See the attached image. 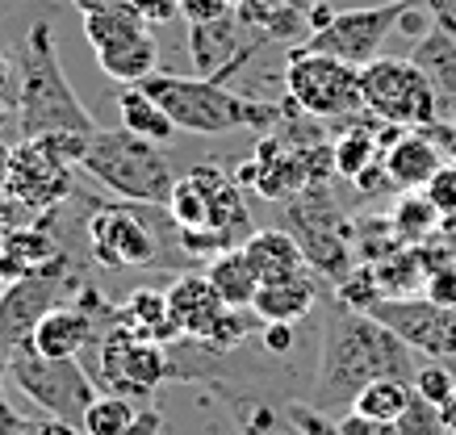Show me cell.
<instances>
[{
	"mask_svg": "<svg viewBox=\"0 0 456 435\" xmlns=\"http://www.w3.org/2000/svg\"><path fill=\"white\" fill-rule=\"evenodd\" d=\"M9 385L26 393L29 402L42 410V415H55V419L80 427L88 407L97 402V381L88 377V368L80 360H51V356H38L34 348H26L9 368Z\"/></svg>",
	"mask_w": 456,
	"mask_h": 435,
	"instance_id": "obj_10",
	"label": "cell"
},
{
	"mask_svg": "<svg viewBox=\"0 0 456 435\" xmlns=\"http://www.w3.org/2000/svg\"><path fill=\"white\" fill-rule=\"evenodd\" d=\"M206 277H209V285L218 289V297L226 302V306L251 310V297H256V289H260V277H256V268H251V260H248L243 247L209 255Z\"/></svg>",
	"mask_w": 456,
	"mask_h": 435,
	"instance_id": "obj_24",
	"label": "cell"
},
{
	"mask_svg": "<svg viewBox=\"0 0 456 435\" xmlns=\"http://www.w3.org/2000/svg\"><path fill=\"white\" fill-rule=\"evenodd\" d=\"M214 393H218L222 410L231 415V427L235 435H305L297 423L289 419V410L285 402H273V398H264L256 390H239L231 381H209Z\"/></svg>",
	"mask_w": 456,
	"mask_h": 435,
	"instance_id": "obj_17",
	"label": "cell"
},
{
	"mask_svg": "<svg viewBox=\"0 0 456 435\" xmlns=\"http://www.w3.org/2000/svg\"><path fill=\"white\" fill-rule=\"evenodd\" d=\"M415 393H423V398L436 402V407H448L456 398V365L448 356H419Z\"/></svg>",
	"mask_w": 456,
	"mask_h": 435,
	"instance_id": "obj_28",
	"label": "cell"
},
{
	"mask_svg": "<svg viewBox=\"0 0 456 435\" xmlns=\"http://www.w3.org/2000/svg\"><path fill=\"white\" fill-rule=\"evenodd\" d=\"M314 4H318V0H314Z\"/></svg>",
	"mask_w": 456,
	"mask_h": 435,
	"instance_id": "obj_44",
	"label": "cell"
},
{
	"mask_svg": "<svg viewBox=\"0 0 456 435\" xmlns=\"http://www.w3.org/2000/svg\"><path fill=\"white\" fill-rule=\"evenodd\" d=\"M71 4L80 9V17H88V13H105V9H122L130 0H71Z\"/></svg>",
	"mask_w": 456,
	"mask_h": 435,
	"instance_id": "obj_37",
	"label": "cell"
},
{
	"mask_svg": "<svg viewBox=\"0 0 456 435\" xmlns=\"http://www.w3.org/2000/svg\"><path fill=\"white\" fill-rule=\"evenodd\" d=\"M452 122H456V105H452Z\"/></svg>",
	"mask_w": 456,
	"mask_h": 435,
	"instance_id": "obj_43",
	"label": "cell"
},
{
	"mask_svg": "<svg viewBox=\"0 0 456 435\" xmlns=\"http://www.w3.org/2000/svg\"><path fill=\"white\" fill-rule=\"evenodd\" d=\"M93 134H38V139H21L9 159V181L4 193L21 201L29 213H51L59 210L71 193H76V168L84 159Z\"/></svg>",
	"mask_w": 456,
	"mask_h": 435,
	"instance_id": "obj_5",
	"label": "cell"
},
{
	"mask_svg": "<svg viewBox=\"0 0 456 435\" xmlns=\"http://www.w3.org/2000/svg\"><path fill=\"white\" fill-rule=\"evenodd\" d=\"M118 117H122V130L139 134V139H151V142H172L180 134L176 122L164 113V105L142 85L118 88Z\"/></svg>",
	"mask_w": 456,
	"mask_h": 435,
	"instance_id": "obj_23",
	"label": "cell"
},
{
	"mask_svg": "<svg viewBox=\"0 0 456 435\" xmlns=\"http://www.w3.org/2000/svg\"><path fill=\"white\" fill-rule=\"evenodd\" d=\"M394 427H398V435H448L444 410L436 402H428L423 393H411V402H406V410L398 415Z\"/></svg>",
	"mask_w": 456,
	"mask_h": 435,
	"instance_id": "obj_29",
	"label": "cell"
},
{
	"mask_svg": "<svg viewBox=\"0 0 456 435\" xmlns=\"http://www.w3.org/2000/svg\"><path fill=\"white\" fill-rule=\"evenodd\" d=\"M415 0H386V4H369V9H347V13H335L322 29H314L305 46L310 51H322L331 59H344L352 68H364L381 55L386 38L398 29L402 13L411 9Z\"/></svg>",
	"mask_w": 456,
	"mask_h": 435,
	"instance_id": "obj_13",
	"label": "cell"
},
{
	"mask_svg": "<svg viewBox=\"0 0 456 435\" xmlns=\"http://www.w3.org/2000/svg\"><path fill=\"white\" fill-rule=\"evenodd\" d=\"M147 205H97L84 222V247L101 268L113 272H134V268L159 264V239L147 226Z\"/></svg>",
	"mask_w": 456,
	"mask_h": 435,
	"instance_id": "obj_12",
	"label": "cell"
},
{
	"mask_svg": "<svg viewBox=\"0 0 456 435\" xmlns=\"http://www.w3.org/2000/svg\"><path fill=\"white\" fill-rule=\"evenodd\" d=\"M239 9V0H180V13L189 26H206V21H222Z\"/></svg>",
	"mask_w": 456,
	"mask_h": 435,
	"instance_id": "obj_31",
	"label": "cell"
},
{
	"mask_svg": "<svg viewBox=\"0 0 456 435\" xmlns=\"http://www.w3.org/2000/svg\"><path fill=\"white\" fill-rule=\"evenodd\" d=\"M142 88L151 93L164 113L176 122L184 134H201V139H218L231 130H251V134H268L281 122L277 101H251L231 93L218 80L206 76H172V71H151Z\"/></svg>",
	"mask_w": 456,
	"mask_h": 435,
	"instance_id": "obj_3",
	"label": "cell"
},
{
	"mask_svg": "<svg viewBox=\"0 0 456 435\" xmlns=\"http://www.w3.org/2000/svg\"><path fill=\"white\" fill-rule=\"evenodd\" d=\"M293 243L302 247L305 264L314 268L318 277H327L331 289L344 281L347 272L360 264L356 260V222H347L344 210L335 205L327 181L310 184L302 193H293L285 201V226Z\"/></svg>",
	"mask_w": 456,
	"mask_h": 435,
	"instance_id": "obj_6",
	"label": "cell"
},
{
	"mask_svg": "<svg viewBox=\"0 0 456 435\" xmlns=\"http://www.w3.org/2000/svg\"><path fill=\"white\" fill-rule=\"evenodd\" d=\"M93 314L68 297V302H59L55 310H46L42 314L38 331L29 339V348L38 351V356H51V360H80L84 348L93 343Z\"/></svg>",
	"mask_w": 456,
	"mask_h": 435,
	"instance_id": "obj_18",
	"label": "cell"
},
{
	"mask_svg": "<svg viewBox=\"0 0 456 435\" xmlns=\"http://www.w3.org/2000/svg\"><path fill=\"white\" fill-rule=\"evenodd\" d=\"M80 168L101 181L110 193L134 201V205H155L164 210L176 189V172L167 164V155L159 151V142L139 139L130 130H97L88 147H84Z\"/></svg>",
	"mask_w": 456,
	"mask_h": 435,
	"instance_id": "obj_4",
	"label": "cell"
},
{
	"mask_svg": "<svg viewBox=\"0 0 456 435\" xmlns=\"http://www.w3.org/2000/svg\"><path fill=\"white\" fill-rule=\"evenodd\" d=\"M139 407L142 402L122 398V393H97V402L88 407L80 431L84 435H126L130 423H134V415H139Z\"/></svg>",
	"mask_w": 456,
	"mask_h": 435,
	"instance_id": "obj_27",
	"label": "cell"
},
{
	"mask_svg": "<svg viewBox=\"0 0 456 435\" xmlns=\"http://www.w3.org/2000/svg\"><path fill=\"white\" fill-rule=\"evenodd\" d=\"M411 393H415V385H411V381L381 377V381H373V385H364V390L356 393V402H352V410H360V415H369V419L398 423V415L406 410V402H411Z\"/></svg>",
	"mask_w": 456,
	"mask_h": 435,
	"instance_id": "obj_26",
	"label": "cell"
},
{
	"mask_svg": "<svg viewBox=\"0 0 456 435\" xmlns=\"http://www.w3.org/2000/svg\"><path fill=\"white\" fill-rule=\"evenodd\" d=\"M84 38L97 55V68L118 80V85H142L151 71H159V51H155V34L130 4L122 9H105V13L84 17Z\"/></svg>",
	"mask_w": 456,
	"mask_h": 435,
	"instance_id": "obj_11",
	"label": "cell"
},
{
	"mask_svg": "<svg viewBox=\"0 0 456 435\" xmlns=\"http://www.w3.org/2000/svg\"><path fill=\"white\" fill-rule=\"evenodd\" d=\"M189 59H193L197 76H206V80H218L226 85L231 76H235L248 59H256L264 43H268V34L260 29H251L239 9L231 17H222V21H206V26H189Z\"/></svg>",
	"mask_w": 456,
	"mask_h": 435,
	"instance_id": "obj_14",
	"label": "cell"
},
{
	"mask_svg": "<svg viewBox=\"0 0 456 435\" xmlns=\"http://www.w3.org/2000/svg\"><path fill=\"white\" fill-rule=\"evenodd\" d=\"M285 410H289V419L302 427L305 435H339L331 415H322L314 402H297V398H285Z\"/></svg>",
	"mask_w": 456,
	"mask_h": 435,
	"instance_id": "obj_30",
	"label": "cell"
},
{
	"mask_svg": "<svg viewBox=\"0 0 456 435\" xmlns=\"http://www.w3.org/2000/svg\"><path fill=\"white\" fill-rule=\"evenodd\" d=\"M80 285H84L80 268H76V260L68 252L59 255L51 268L34 272V277H21V281L4 285V297H0V381L9 377L13 360L29 348L42 314L55 310L59 302L76 297Z\"/></svg>",
	"mask_w": 456,
	"mask_h": 435,
	"instance_id": "obj_7",
	"label": "cell"
},
{
	"mask_svg": "<svg viewBox=\"0 0 456 435\" xmlns=\"http://www.w3.org/2000/svg\"><path fill=\"white\" fill-rule=\"evenodd\" d=\"M4 122H9V105L0 101V126H4Z\"/></svg>",
	"mask_w": 456,
	"mask_h": 435,
	"instance_id": "obj_40",
	"label": "cell"
},
{
	"mask_svg": "<svg viewBox=\"0 0 456 435\" xmlns=\"http://www.w3.org/2000/svg\"><path fill=\"white\" fill-rule=\"evenodd\" d=\"M9 88H17V68L4 55H0V97H4Z\"/></svg>",
	"mask_w": 456,
	"mask_h": 435,
	"instance_id": "obj_38",
	"label": "cell"
},
{
	"mask_svg": "<svg viewBox=\"0 0 456 435\" xmlns=\"http://www.w3.org/2000/svg\"><path fill=\"white\" fill-rule=\"evenodd\" d=\"M440 21H444V26H452V34H456V17H444L440 13Z\"/></svg>",
	"mask_w": 456,
	"mask_h": 435,
	"instance_id": "obj_41",
	"label": "cell"
},
{
	"mask_svg": "<svg viewBox=\"0 0 456 435\" xmlns=\"http://www.w3.org/2000/svg\"><path fill=\"white\" fill-rule=\"evenodd\" d=\"M448 168V155L423 134V130H402L398 139L381 155L386 184L398 193H428V184Z\"/></svg>",
	"mask_w": 456,
	"mask_h": 435,
	"instance_id": "obj_16",
	"label": "cell"
},
{
	"mask_svg": "<svg viewBox=\"0 0 456 435\" xmlns=\"http://www.w3.org/2000/svg\"><path fill=\"white\" fill-rule=\"evenodd\" d=\"M159 427H164V415H159V407H155V402H142L126 435H159Z\"/></svg>",
	"mask_w": 456,
	"mask_h": 435,
	"instance_id": "obj_35",
	"label": "cell"
},
{
	"mask_svg": "<svg viewBox=\"0 0 456 435\" xmlns=\"http://www.w3.org/2000/svg\"><path fill=\"white\" fill-rule=\"evenodd\" d=\"M285 93L297 109H305L318 122H344L364 109L360 68L310 46H293L285 59Z\"/></svg>",
	"mask_w": 456,
	"mask_h": 435,
	"instance_id": "obj_9",
	"label": "cell"
},
{
	"mask_svg": "<svg viewBox=\"0 0 456 435\" xmlns=\"http://www.w3.org/2000/svg\"><path fill=\"white\" fill-rule=\"evenodd\" d=\"M0 297H4V281H0Z\"/></svg>",
	"mask_w": 456,
	"mask_h": 435,
	"instance_id": "obj_42",
	"label": "cell"
},
{
	"mask_svg": "<svg viewBox=\"0 0 456 435\" xmlns=\"http://www.w3.org/2000/svg\"><path fill=\"white\" fill-rule=\"evenodd\" d=\"M419 351L386 323H377L369 310H352L339 297L322 302V335H318V373L314 402L322 415L339 419L352 410L356 393L381 377H398L415 385Z\"/></svg>",
	"mask_w": 456,
	"mask_h": 435,
	"instance_id": "obj_1",
	"label": "cell"
},
{
	"mask_svg": "<svg viewBox=\"0 0 456 435\" xmlns=\"http://www.w3.org/2000/svg\"><path fill=\"white\" fill-rule=\"evenodd\" d=\"M34 218H38V213H29L21 201H13V197L0 189V239H4L9 230H17L21 222H34Z\"/></svg>",
	"mask_w": 456,
	"mask_h": 435,
	"instance_id": "obj_34",
	"label": "cell"
},
{
	"mask_svg": "<svg viewBox=\"0 0 456 435\" xmlns=\"http://www.w3.org/2000/svg\"><path fill=\"white\" fill-rule=\"evenodd\" d=\"M360 93H364V109L402 130H423L448 117L436 88L428 85V76L411 59L377 55L373 63H364L360 68Z\"/></svg>",
	"mask_w": 456,
	"mask_h": 435,
	"instance_id": "obj_8",
	"label": "cell"
},
{
	"mask_svg": "<svg viewBox=\"0 0 456 435\" xmlns=\"http://www.w3.org/2000/svg\"><path fill=\"white\" fill-rule=\"evenodd\" d=\"M243 252H248V260H251V268H256L260 285L297 281V277H310V272H314V268L305 264L302 247L293 243L289 230H256V235L243 243Z\"/></svg>",
	"mask_w": 456,
	"mask_h": 435,
	"instance_id": "obj_21",
	"label": "cell"
},
{
	"mask_svg": "<svg viewBox=\"0 0 456 435\" xmlns=\"http://www.w3.org/2000/svg\"><path fill=\"white\" fill-rule=\"evenodd\" d=\"M411 63L428 76V85L436 88L444 113L452 117V105H456V34H452V26H444L440 17H436L415 38V46H411Z\"/></svg>",
	"mask_w": 456,
	"mask_h": 435,
	"instance_id": "obj_19",
	"label": "cell"
},
{
	"mask_svg": "<svg viewBox=\"0 0 456 435\" xmlns=\"http://www.w3.org/2000/svg\"><path fill=\"white\" fill-rule=\"evenodd\" d=\"M130 9H134L147 26H164V21L180 17V0H130Z\"/></svg>",
	"mask_w": 456,
	"mask_h": 435,
	"instance_id": "obj_33",
	"label": "cell"
},
{
	"mask_svg": "<svg viewBox=\"0 0 456 435\" xmlns=\"http://www.w3.org/2000/svg\"><path fill=\"white\" fill-rule=\"evenodd\" d=\"M9 159H13V147L0 139V189H4V181H9Z\"/></svg>",
	"mask_w": 456,
	"mask_h": 435,
	"instance_id": "obj_39",
	"label": "cell"
},
{
	"mask_svg": "<svg viewBox=\"0 0 456 435\" xmlns=\"http://www.w3.org/2000/svg\"><path fill=\"white\" fill-rule=\"evenodd\" d=\"M13 122L21 139H38V134H97L93 113L80 105V97L71 93L63 63H59L55 46V26L42 17L26 29L21 38V55H17V105Z\"/></svg>",
	"mask_w": 456,
	"mask_h": 435,
	"instance_id": "obj_2",
	"label": "cell"
},
{
	"mask_svg": "<svg viewBox=\"0 0 456 435\" xmlns=\"http://www.w3.org/2000/svg\"><path fill=\"white\" fill-rule=\"evenodd\" d=\"M264 348L273 356H285L293 348V326H281V323H268L264 326Z\"/></svg>",
	"mask_w": 456,
	"mask_h": 435,
	"instance_id": "obj_36",
	"label": "cell"
},
{
	"mask_svg": "<svg viewBox=\"0 0 456 435\" xmlns=\"http://www.w3.org/2000/svg\"><path fill=\"white\" fill-rule=\"evenodd\" d=\"M339 435H398V427L386 419H369V415H360V410H344L339 419H335Z\"/></svg>",
	"mask_w": 456,
	"mask_h": 435,
	"instance_id": "obj_32",
	"label": "cell"
},
{
	"mask_svg": "<svg viewBox=\"0 0 456 435\" xmlns=\"http://www.w3.org/2000/svg\"><path fill=\"white\" fill-rule=\"evenodd\" d=\"M118 314H122V323L130 326L134 335L167 343V348L180 343V326H176V318H172L167 294H159V289H134V294L118 306Z\"/></svg>",
	"mask_w": 456,
	"mask_h": 435,
	"instance_id": "obj_22",
	"label": "cell"
},
{
	"mask_svg": "<svg viewBox=\"0 0 456 435\" xmlns=\"http://www.w3.org/2000/svg\"><path fill=\"white\" fill-rule=\"evenodd\" d=\"M63 255L59 243V210L38 213L34 222H21L0 239V281L13 285L21 277H34L42 268H51Z\"/></svg>",
	"mask_w": 456,
	"mask_h": 435,
	"instance_id": "obj_15",
	"label": "cell"
},
{
	"mask_svg": "<svg viewBox=\"0 0 456 435\" xmlns=\"http://www.w3.org/2000/svg\"><path fill=\"white\" fill-rule=\"evenodd\" d=\"M389 222H394V235H398L402 247H423L444 226V213L428 193H402L394 213H389Z\"/></svg>",
	"mask_w": 456,
	"mask_h": 435,
	"instance_id": "obj_25",
	"label": "cell"
},
{
	"mask_svg": "<svg viewBox=\"0 0 456 435\" xmlns=\"http://www.w3.org/2000/svg\"><path fill=\"white\" fill-rule=\"evenodd\" d=\"M318 306V277H297V281H273L260 285L256 297H251V314L260 318L264 326L281 323V326H297L302 318H310Z\"/></svg>",
	"mask_w": 456,
	"mask_h": 435,
	"instance_id": "obj_20",
	"label": "cell"
}]
</instances>
